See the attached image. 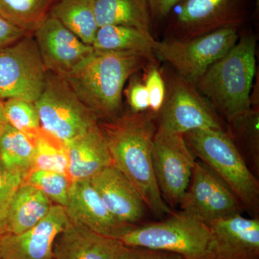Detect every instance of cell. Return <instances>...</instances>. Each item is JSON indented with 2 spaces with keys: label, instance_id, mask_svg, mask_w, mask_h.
<instances>
[{
  "label": "cell",
  "instance_id": "obj_1",
  "mask_svg": "<svg viewBox=\"0 0 259 259\" xmlns=\"http://www.w3.org/2000/svg\"><path fill=\"white\" fill-rule=\"evenodd\" d=\"M148 112L131 111L99 122L112 163L136 187L148 211L163 218L172 210L163 200L156 183L152 163L153 137L157 127Z\"/></svg>",
  "mask_w": 259,
  "mask_h": 259
},
{
  "label": "cell",
  "instance_id": "obj_2",
  "mask_svg": "<svg viewBox=\"0 0 259 259\" xmlns=\"http://www.w3.org/2000/svg\"><path fill=\"white\" fill-rule=\"evenodd\" d=\"M151 62L156 60L141 54L95 49L65 79L98 120H109L120 114L126 82Z\"/></svg>",
  "mask_w": 259,
  "mask_h": 259
},
{
  "label": "cell",
  "instance_id": "obj_3",
  "mask_svg": "<svg viewBox=\"0 0 259 259\" xmlns=\"http://www.w3.org/2000/svg\"><path fill=\"white\" fill-rule=\"evenodd\" d=\"M256 69V38L244 35L207 69L194 86L227 121L252 107Z\"/></svg>",
  "mask_w": 259,
  "mask_h": 259
},
{
  "label": "cell",
  "instance_id": "obj_4",
  "mask_svg": "<svg viewBox=\"0 0 259 259\" xmlns=\"http://www.w3.org/2000/svg\"><path fill=\"white\" fill-rule=\"evenodd\" d=\"M187 146L231 187L250 218H258L259 182L225 130L202 128L185 133Z\"/></svg>",
  "mask_w": 259,
  "mask_h": 259
},
{
  "label": "cell",
  "instance_id": "obj_5",
  "mask_svg": "<svg viewBox=\"0 0 259 259\" xmlns=\"http://www.w3.org/2000/svg\"><path fill=\"white\" fill-rule=\"evenodd\" d=\"M209 239L208 225L180 211L158 222L134 226L118 241L126 246L164 250L186 259H207Z\"/></svg>",
  "mask_w": 259,
  "mask_h": 259
},
{
  "label": "cell",
  "instance_id": "obj_6",
  "mask_svg": "<svg viewBox=\"0 0 259 259\" xmlns=\"http://www.w3.org/2000/svg\"><path fill=\"white\" fill-rule=\"evenodd\" d=\"M35 105L42 128L64 142L98 125L96 116L83 105L66 79L50 71Z\"/></svg>",
  "mask_w": 259,
  "mask_h": 259
},
{
  "label": "cell",
  "instance_id": "obj_7",
  "mask_svg": "<svg viewBox=\"0 0 259 259\" xmlns=\"http://www.w3.org/2000/svg\"><path fill=\"white\" fill-rule=\"evenodd\" d=\"M238 30L236 27H228L186 40L166 37L156 41L153 54L194 84L213 63L234 47L239 38Z\"/></svg>",
  "mask_w": 259,
  "mask_h": 259
},
{
  "label": "cell",
  "instance_id": "obj_8",
  "mask_svg": "<svg viewBox=\"0 0 259 259\" xmlns=\"http://www.w3.org/2000/svg\"><path fill=\"white\" fill-rule=\"evenodd\" d=\"M47 70L35 38L23 37L0 49V99L35 102L40 97Z\"/></svg>",
  "mask_w": 259,
  "mask_h": 259
},
{
  "label": "cell",
  "instance_id": "obj_9",
  "mask_svg": "<svg viewBox=\"0 0 259 259\" xmlns=\"http://www.w3.org/2000/svg\"><path fill=\"white\" fill-rule=\"evenodd\" d=\"M164 103L158 115V127L185 134L193 130H225L214 107L195 86L172 71L166 75Z\"/></svg>",
  "mask_w": 259,
  "mask_h": 259
},
{
  "label": "cell",
  "instance_id": "obj_10",
  "mask_svg": "<svg viewBox=\"0 0 259 259\" xmlns=\"http://www.w3.org/2000/svg\"><path fill=\"white\" fill-rule=\"evenodd\" d=\"M197 159L183 134L157 127L152 146L153 171L162 197L170 208L178 207Z\"/></svg>",
  "mask_w": 259,
  "mask_h": 259
},
{
  "label": "cell",
  "instance_id": "obj_11",
  "mask_svg": "<svg viewBox=\"0 0 259 259\" xmlns=\"http://www.w3.org/2000/svg\"><path fill=\"white\" fill-rule=\"evenodd\" d=\"M180 211L209 225L244 211L236 194L208 165L197 159Z\"/></svg>",
  "mask_w": 259,
  "mask_h": 259
},
{
  "label": "cell",
  "instance_id": "obj_12",
  "mask_svg": "<svg viewBox=\"0 0 259 259\" xmlns=\"http://www.w3.org/2000/svg\"><path fill=\"white\" fill-rule=\"evenodd\" d=\"M245 0H182L169 20L166 37L186 40L240 25L245 18Z\"/></svg>",
  "mask_w": 259,
  "mask_h": 259
},
{
  "label": "cell",
  "instance_id": "obj_13",
  "mask_svg": "<svg viewBox=\"0 0 259 259\" xmlns=\"http://www.w3.org/2000/svg\"><path fill=\"white\" fill-rule=\"evenodd\" d=\"M33 34L47 71L64 78L79 69L95 51L53 17H48Z\"/></svg>",
  "mask_w": 259,
  "mask_h": 259
},
{
  "label": "cell",
  "instance_id": "obj_14",
  "mask_svg": "<svg viewBox=\"0 0 259 259\" xmlns=\"http://www.w3.org/2000/svg\"><path fill=\"white\" fill-rule=\"evenodd\" d=\"M69 221L64 207L53 204L47 215L28 231L0 236L2 256L3 259H55L54 242Z\"/></svg>",
  "mask_w": 259,
  "mask_h": 259
},
{
  "label": "cell",
  "instance_id": "obj_15",
  "mask_svg": "<svg viewBox=\"0 0 259 259\" xmlns=\"http://www.w3.org/2000/svg\"><path fill=\"white\" fill-rule=\"evenodd\" d=\"M207 259H259V219L242 214L209 225Z\"/></svg>",
  "mask_w": 259,
  "mask_h": 259
},
{
  "label": "cell",
  "instance_id": "obj_16",
  "mask_svg": "<svg viewBox=\"0 0 259 259\" xmlns=\"http://www.w3.org/2000/svg\"><path fill=\"white\" fill-rule=\"evenodd\" d=\"M64 208L73 222L115 239L118 240L134 227L122 224L112 215L90 180L71 182Z\"/></svg>",
  "mask_w": 259,
  "mask_h": 259
},
{
  "label": "cell",
  "instance_id": "obj_17",
  "mask_svg": "<svg viewBox=\"0 0 259 259\" xmlns=\"http://www.w3.org/2000/svg\"><path fill=\"white\" fill-rule=\"evenodd\" d=\"M104 204L121 223L136 226L141 222L148 207L136 187L113 165L90 180Z\"/></svg>",
  "mask_w": 259,
  "mask_h": 259
},
{
  "label": "cell",
  "instance_id": "obj_18",
  "mask_svg": "<svg viewBox=\"0 0 259 259\" xmlns=\"http://www.w3.org/2000/svg\"><path fill=\"white\" fill-rule=\"evenodd\" d=\"M121 245L118 240L102 236L69 219L54 242V258L115 259Z\"/></svg>",
  "mask_w": 259,
  "mask_h": 259
},
{
  "label": "cell",
  "instance_id": "obj_19",
  "mask_svg": "<svg viewBox=\"0 0 259 259\" xmlns=\"http://www.w3.org/2000/svg\"><path fill=\"white\" fill-rule=\"evenodd\" d=\"M65 143L69 158L67 177L71 182L90 180L104 168L113 165L98 125L82 136Z\"/></svg>",
  "mask_w": 259,
  "mask_h": 259
},
{
  "label": "cell",
  "instance_id": "obj_20",
  "mask_svg": "<svg viewBox=\"0 0 259 259\" xmlns=\"http://www.w3.org/2000/svg\"><path fill=\"white\" fill-rule=\"evenodd\" d=\"M52 205L42 191L23 182L10 204L4 234L18 235L28 231L47 215Z\"/></svg>",
  "mask_w": 259,
  "mask_h": 259
},
{
  "label": "cell",
  "instance_id": "obj_21",
  "mask_svg": "<svg viewBox=\"0 0 259 259\" xmlns=\"http://www.w3.org/2000/svg\"><path fill=\"white\" fill-rule=\"evenodd\" d=\"M99 27L122 25L151 32L147 0H93Z\"/></svg>",
  "mask_w": 259,
  "mask_h": 259
},
{
  "label": "cell",
  "instance_id": "obj_22",
  "mask_svg": "<svg viewBox=\"0 0 259 259\" xmlns=\"http://www.w3.org/2000/svg\"><path fill=\"white\" fill-rule=\"evenodd\" d=\"M156 42L151 32L133 27L105 25L97 30L93 47L97 51L134 53L156 60L153 54Z\"/></svg>",
  "mask_w": 259,
  "mask_h": 259
},
{
  "label": "cell",
  "instance_id": "obj_23",
  "mask_svg": "<svg viewBox=\"0 0 259 259\" xmlns=\"http://www.w3.org/2000/svg\"><path fill=\"white\" fill-rule=\"evenodd\" d=\"M49 16L59 20L81 41L93 46L100 28L93 0H58Z\"/></svg>",
  "mask_w": 259,
  "mask_h": 259
},
{
  "label": "cell",
  "instance_id": "obj_24",
  "mask_svg": "<svg viewBox=\"0 0 259 259\" xmlns=\"http://www.w3.org/2000/svg\"><path fill=\"white\" fill-rule=\"evenodd\" d=\"M35 152V136L7 123L0 128V162L6 168L26 178L31 171Z\"/></svg>",
  "mask_w": 259,
  "mask_h": 259
},
{
  "label": "cell",
  "instance_id": "obj_25",
  "mask_svg": "<svg viewBox=\"0 0 259 259\" xmlns=\"http://www.w3.org/2000/svg\"><path fill=\"white\" fill-rule=\"evenodd\" d=\"M226 131L250 171L259 175V111L253 108L228 120Z\"/></svg>",
  "mask_w": 259,
  "mask_h": 259
},
{
  "label": "cell",
  "instance_id": "obj_26",
  "mask_svg": "<svg viewBox=\"0 0 259 259\" xmlns=\"http://www.w3.org/2000/svg\"><path fill=\"white\" fill-rule=\"evenodd\" d=\"M58 0H0V15L29 34L49 16Z\"/></svg>",
  "mask_w": 259,
  "mask_h": 259
},
{
  "label": "cell",
  "instance_id": "obj_27",
  "mask_svg": "<svg viewBox=\"0 0 259 259\" xmlns=\"http://www.w3.org/2000/svg\"><path fill=\"white\" fill-rule=\"evenodd\" d=\"M68 165L66 143L41 127L35 136V152L31 171L44 170L67 176Z\"/></svg>",
  "mask_w": 259,
  "mask_h": 259
},
{
  "label": "cell",
  "instance_id": "obj_28",
  "mask_svg": "<svg viewBox=\"0 0 259 259\" xmlns=\"http://www.w3.org/2000/svg\"><path fill=\"white\" fill-rule=\"evenodd\" d=\"M4 107L8 123L15 129L35 136L41 128L35 102L23 99L10 98L5 100Z\"/></svg>",
  "mask_w": 259,
  "mask_h": 259
},
{
  "label": "cell",
  "instance_id": "obj_29",
  "mask_svg": "<svg viewBox=\"0 0 259 259\" xmlns=\"http://www.w3.org/2000/svg\"><path fill=\"white\" fill-rule=\"evenodd\" d=\"M24 182L35 186L50 199L54 204L66 207L71 181L66 175L57 172L33 170Z\"/></svg>",
  "mask_w": 259,
  "mask_h": 259
},
{
  "label": "cell",
  "instance_id": "obj_30",
  "mask_svg": "<svg viewBox=\"0 0 259 259\" xmlns=\"http://www.w3.org/2000/svg\"><path fill=\"white\" fill-rule=\"evenodd\" d=\"M25 177L6 168L0 162V235L5 233V223L10 204Z\"/></svg>",
  "mask_w": 259,
  "mask_h": 259
},
{
  "label": "cell",
  "instance_id": "obj_31",
  "mask_svg": "<svg viewBox=\"0 0 259 259\" xmlns=\"http://www.w3.org/2000/svg\"><path fill=\"white\" fill-rule=\"evenodd\" d=\"M156 62L149 63L144 68V81L149 100V113L156 118L159 115L166 98V87L164 77L160 72Z\"/></svg>",
  "mask_w": 259,
  "mask_h": 259
},
{
  "label": "cell",
  "instance_id": "obj_32",
  "mask_svg": "<svg viewBox=\"0 0 259 259\" xmlns=\"http://www.w3.org/2000/svg\"><path fill=\"white\" fill-rule=\"evenodd\" d=\"M130 111L134 113H149V100L147 89L144 80L133 75L129 79L127 88L124 89Z\"/></svg>",
  "mask_w": 259,
  "mask_h": 259
},
{
  "label": "cell",
  "instance_id": "obj_33",
  "mask_svg": "<svg viewBox=\"0 0 259 259\" xmlns=\"http://www.w3.org/2000/svg\"><path fill=\"white\" fill-rule=\"evenodd\" d=\"M115 259H186L182 255L164 251L151 249L144 247L126 246L121 245Z\"/></svg>",
  "mask_w": 259,
  "mask_h": 259
},
{
  "label": "cell",
  "instance_id": "obj_34",
  "mask_svg": "<svg viewBox=\"0 0 259 259\" xmlns=\"http://www.w3.org/2000/svg\"><path fill=\"white\" fill-rule=\"evenodd\" d=\"M28 35L30 34L19 28L0 15V49L11 45Z\"/></svg>",
  "mask_w": 259,
  "mask_h": 259
},
{
  "label": "cell",
  "instance_id": "obj_35",
  "mask_svg": "<svg viewBox=\"0 0 259 259\" xmlns=\"http://www.w3.org/2000/svg\"><path fill=\"white\" fill-rule=\"evenodd\" d=\"M182 0H147L151 18L161 20L171 14Z\"/></svg>",
  "mask_w": 259,
  "mask_h": 259
},
{
  "label": "cell",
  "instance_id": "obj_36",
  "mask_svg": "<svg viewBox=\"0 0 259 259\" xmlns=\"http://www.w3.org/2000/svg\"><path fill=\"white\" fill-rule=\"evenodd\" d=\"M4 101L5 100L0 99V128L5 124L8 123L6 117H5Z\"/></svg>",
  "mask_w": 259,
  "mask_h": 259
},
{
  "label": "cell",
  "instance_id": "obj_37",
  "mask_svg": "<svg viewBox=\"0 0 259 259\" xmlns=\"http://www.w3.org/2000/svg\"><path fill=\"white\" fill-rule=\"evenodd\" d=\"M256 5H257V7H258V5H259V0H256Z\"/></svg>",
  "mask_w": 259,
  "mask_h": 259
},
{
  "label": "cell",
  "instance_id": "obj_38",
  "mask_svg": "<svg viewBox=\"0 0 259 259\" xmlns=\"http://www.w3.org/2000/svg\"><path fill=\"white\" fill-rule=\"evenodd\" d=\"M0 259H3V256H2L1 254V250H0Z\"/></svg>",
  "mask_w": 259,
  "mask_h": 259
},
{
  "label": "cell",
  "instance_id": "obj_39",
  "mask_svg": "<svg viewBox=\"0 0 259 259\" xmlns=\"http://www.w3.org/2000/svg\"><path fill=\"white\" fill-rule=\"evenodd\" d=\"M0 236H1V235H0Z\"/></svg>",
  "mask_w": 259,
  "mask_h": 259
}]
</instances>
